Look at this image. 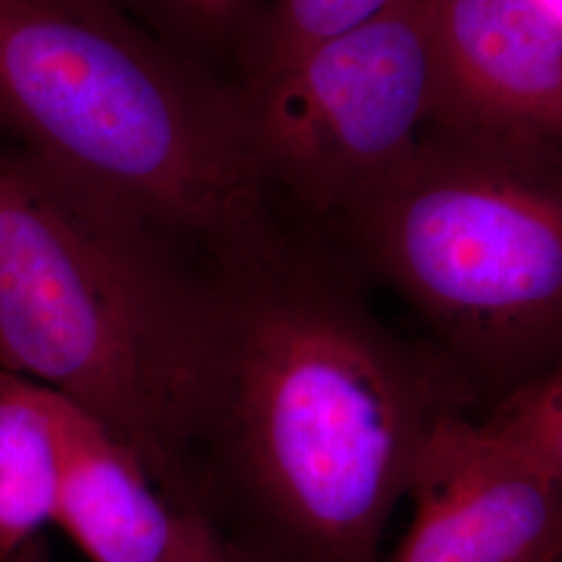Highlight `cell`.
Returning a JSON list of instances; mask_svg holds the SVG:
<instances>
[{
    "mask_svg": "<svg viewBox=\"0 0 562 562\" xmlns=\"http://www.w3.org/2000/svg\"><path fill=\"white\" fill-rule=\"evenodd\" d=\"M340 241L292 217L211 269L194 506L252 562H378L443 415L480 394L383 322Z\"/></svg>",
    "mask_w": 562,
    "mask_h": 562,
    "instance_id": "6da1fadb",
    "label": "cell"
},
{
    "mask_svg": "<svg viewBox=\"0 0 562 562\" xmlns=\"http://www.w3.org/2000/svg\"><path fill=\"white\" fill-rule=\"evenodd\" d=\"M0 148L204 269L290 217L238 86L120 0H0Z\"/></svg>",
    "mask_w": 562,
    "mask_h": 562,
    "instance_id": "7a4b0ae2",
    "label": "cell"
},
{
    "mask_svg": "<svg viewBox=\"0 0 562 562\" xmlns=\"http://www.w3.org/2000/svg\"><path fill=\"white\" fill-rule=\"evenodd\" d=\"M121 7L165 42L204 65V55L238 44L252 20V0H120Z\"/></svg>",
    "mask_w": 562,
    "mask_h": 562,
    "instance_id": "8fae6325",
    "label": "cell"
},
{
    "mask_svg": "<svg viewBox=\"0 0 562 562\" xmlns=\"http://www.w3.org/2000/svg\"><path fill=\"white\" fill-rule=\"evenodd\" d=\"M55 525L92 562H236L240 550L204 515L171 501L138 454L53 392Z\"/></svg>",
    "mask_w": 562,
    "mask_h": 562,
    "instance_id": "ba28073f",
    "label": "cell"
},
{
    "mask_svg": "<svg viewBox=\"0 0 562 562\" xmlns=\"http://www.w3.org/2000/svg\"><path fill=\"white\" fill-rule=\"evenodd\" d=\"M438 0H396L261 80L238 81L262 173L327 229L394 176L431 125Z\"/></svg>",
    "mask_w": 562,
    "mask_h": 562,
    "instance_id": "5b68a950",
    "label": "cell"
},
{
    "mask_svg": "<svg viewBox=\"0 0 562 562\" xmlns=\"http://www.w3.org/2000/svg\"><path fill=\"white\" fill-rule=\"evenodd\" d=\"M406 496L408 533L390 562H559L562 367L434 425Z\"/></svg>",
    "mask_w": 562,
    "mask_h": 562,
    "instance_id": "8992f818",
    "label": "cell"
},
{
    "mask_svg": "<svg viewBox=\"0 0 562 562\" xmlns=\"http://www.w3.org/2000/svg\"><path fill=\"white\" fill-rule=\"evenodd\" d=\"M396 0H276L255 15L238 41L241 80L265 76L322 42L373 20Z\"/></svg>",
    "mask_w": 562,
    "mask_h": 562,
    "instance_id": "30bf717a",
    "label": "cell"
},
{
    "mask_svg": "<svg viewBox=\"0 0 562 562\" xmlns=\"http://www.w3.org/2000/svg\"><path fill=\"white\" fill-rule=\"evenodd\" d=\"M236 562H252V561H250V559H248V557H244V559H240V561H236Z\"/></svg>",
    "mask_w": 562,
    "mask_h": 562,
    "instance_id": "4fadbf2b",
    "label": "cell"
},
{
    "mask_svg": "<svg viewBox=\"0 0 562 562\" xmlns=\"http://www.w3.org/2000/svg\"><path fill=\"white\" fill-rule=\"evenodd\" d=\"M57 462L53 392L0 369V562H46Z\"/></svg>",
    "mask_w": 562,
    "mask_h": 562,
    "instance_id": "9c48e42d",
    "label": "cell"
},
{
    "mask_svg": "<svg viewBox=\"0 0 562 562\" xmlns=\"http://www.w3.org/2000/svg\"><path fill=\"white\" fill-rule=\"evenodd\" d=\"M533 2H538L550 15L562 20V0H533Z\"/></svg>",
    "mask_w": 562,
    "mask_h": 562,
    "instance_id": "7c38bea8",
    "label": "cell"
},
{
    "mask_svg": "<svg viewBox=\"0 0 562 562\" xmlns=\"http://www.w3.org/2000/svg\"><path fill=\"white\" fill-rule=\"evenodd\" d=\"M323 232L401 294L483 402L561 367L562 159L427 130Z\"/></svg>",
    "mask_w": 562,
    "mask_h": 562,
    "instance_id": "277c9868",
    "label": "cell"
},
{
    "mask_svg": "<svg viewBox=\"0 0 562 562\" xmlns=\"http://www.w3.org/2000/svg\"><path fill=\"white\" fill-rule=\"evenodd\" d=\"M436 130L562 159V20L533 0H438Z\"/></svg>",
    "mask_w": 562,
    "mask_h": 562,
    "instance_id": "52a82bcc",
    "label": "cell"
},
{
    "mask_svg": "<svg viewBox=\"0 0 562 562\" xmlns=\"http://www.w3.org/2000/svg\"><path fill=\"white\" fill-rule=\"evenodd\" d=\"M211 341L209 269L0 148V369L90 413L192 510Z\"/></svg>",
    "mask_w": 562,
    "mask_h": 562,
    "instance_id": "3957f363",
    "label": "cell"
}]
</instances>
